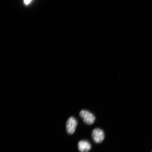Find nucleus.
<instances>
[{"label":"nucleus","mask_w":152,"mask_h":152,"mask_svg":"<svg viewBox=\"0 0 152 152\" xmlns=\"http://www.w3.org/2000/svg\"><path fill=\"white\" fill-rule=\"evenodd\" d=\"M78 148L80 151L81 152H87L90 151L91 145L90 143L86 140H82L78 143Z\"/></svg>","instance_id":"nucleus-4"},{"label":"nucleus","mask_w":152,"mask_h":152,"mask_svg":"<svg viewBox=\"0 0 152 152\" xmlns=\"http://www.w3.org/2000/svg\"><path fill=\"white\" fill-rule=\"evenodd\" d=\"M79 115L83 119V121L87 124H93L96 119L95 116L92 113L87 110H81L80 113Z\"/></svg>","instance_id":"nucleus-1"},{"label":"nucleus","mask_w":152,"mask_h":152,"mask_svg":"<svg viewBox=\"0 0 152 152\" xmlns=\"http://www.w3.org/2000/svg\"><path fill=\"white\" fill-rule=\"evenodd\" d=\"M24 3H25V4L26 5H28L32 1V0H24Z\"/></svg>","instance_id":"nucleus-5"},{"label":"nucleus","mask_w":152,"mask_h":152,"mask_svg":"<svg viewBox=\"0 0 152 152\" xmlns=\"http://www.w3.org/2000/svg\"><path fill=\"white\" fill-rule=\"evenodd\" d=\"M93 140L96 143H100L103 141L104 137L103 130L99 128H96L93 130L92 133Z\"/></svg>","instance_id":"nucleus-2"},{"label":"nucleus","mask_w":152,"mask_h":152,"mask_svg":"<svg viewBox=\"0 0 152 152\" xmlns=\"http://www.w3.org/2000/svg\"><path fill=\"white\" fill-rule=\"evenodd\" d=\"M77 124L75 118L72 117L68 118L66 124V131L68 134H71L75 132Z\"/></svg>","instance_id":"nucleus-3"},{"label":"nucleus","mask_w":152,"mask_h":152,"mask_svg":"<svg viewBox=\"0 0 152 152\" xmlns=\"http://www.w3.org/2000/svg\"></svg>","instance_id":"nucleus-6"}]
</instances>
